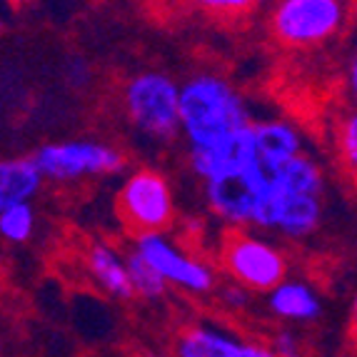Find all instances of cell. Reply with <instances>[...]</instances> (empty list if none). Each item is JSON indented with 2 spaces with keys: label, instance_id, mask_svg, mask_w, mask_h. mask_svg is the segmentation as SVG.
I'll return each instance as SVG.
<instances>
[{
  "label": "cell",
  "instance_id": "obj_3",
  "mask_svg": "<svg viewBox=\"0 0 357 357\" xmlns=\"http://www.w3.org/2000/svg\"><path fill=\"white\" fill-rule=\"evenodd\" d=\"M115 210L123 225L135 235L167 232L175 222V197L167 178L155 167H140L120 188Z\"/></svg>",
  "mask_w": 357,
  "mask_h": 357
},
{
  "label": "cell",
  "instance_id": "obj_25",
  "mask_svg": "<svg viewBox=\"0 0 357 357\" xmlns=\"http://www.w3.org/2000/svg\"><path fill=\"white\" fill-rule=\"evenodd\" d=\"M350 335L357 342V295H355V300H352V307H350Z\"/></svg>",
  "mask_w": 357,
  "mask_h": 357
},
{
  "label": "cell",
  "instance_id": "obj_24",
  "mask_svg": "<svg viewBox=\"0 0 357 357\" xmlns=\"http://www.w3.org/2000/svg\"><path fill=\"white\" fill-rule=\"evenodd\" d=\"M347 83H350V93L357 100V53L350 60V70H347Z\"/></svg>",
  "mask_w": 357,
  "mask_h": 357
},
{
  "label": "cell",
  "instance_id": "obj_2",
  "mask_svg": "<svg viewBox=\"0 0 357 357\" xmlns=\"http://www.w3.org/2000/svg\"><path fill=\"white\" fill-rule=\"evenodd\" d=\"M130 126L153 140H173L180 130V85L160 70H143L123 85Z\"/></svg>",
  "mask_w": 357,
  "mask_h": 357
},
{
  "label": "cell",
  "instance_id": "obj_7",
  "mask_svg": "<svg viewBox=\"0 0 357 357\" xmlns=\"http://www.w3.org/2000/svg\"><path fill=\"white\" fill-rule=\"evenodd\" d=\"M132 250L140 252L160 273V278L167 285H175L185 292H192V295H208V292L218 290L215 270L203 257L192 255L180 243L167 238L165 232L135 238Z\"/></svg>",
  "mask_w": 357,
  "mask_h": 357
},
{
  "label": "cell",
  "instance_id": "obj_6",
  "mask_svg": "<svg viewBox=\"0 0 357 357\" xmlns=\"http://www.w3.org/2000/svg\"><path fill=\"white\" fill-rule=\"evenodd\" d=\"M345 18L340 0H280L270 13V30L285 45L310 48L337 36Z\"/></svg>",
  "mask_w": 357,
  "mask_h": 357
},
{
  "label": "cell",
  "instance_id": "obj_19",
  "mask_svg": "<svg viewBox=\"0 0 357 357\" xmlns=\"http://www.w3.org/2000/svg\"><path fill=\"white\" fill-rule=\"evenodd\" d=\"M335 145H337L340 162L347 170V175L357 180V107L337 120Z\"/></svg>",
  "mask_w": 357,
  "mask_h": 357
},
{
  "label": "cell",
  "instance_id": "obj_16",
  "mask_svg": "<svg viewBox=\"0 0 357 357\" xmlns=\"http://www.w3.org/2000/svg\"><path fill=\"white\" fill-rule=\"evenodd\" d=\"M285 192H298V195H320L322 197V173L317 162L307 155H298L295 160L285 162L280 170L268 173Z\"/></svg>",
  "mask_w": 357,
  "mask_h": 357
},
{
  "label": "cell",
  "instance_id": "obj_18",
  "mask_svg": "<svg viewBox=\"0 0 357 357\" xmlns=\"http://www.w3.org/2000/svg\"><path fill=\"white\" fill-rule=\"evenodd\" d=\"M33 227H36V210L30 208V203L0 208V235L8 243H25V240H30Z\"/></svg>",
  "mask_w": 357,
  "mask_h": 357
},
{
  "label": "cell",
  "instance_id": "obj_15",
  "mask_svg": "<svg viewBox=\"0 0 357 357\" xmlns=\"http://www.w3.org/2000/svg\"><path fill=\"white\" fill-rule=\"evenodd\" d=\"M320 220H322V197L320 195L285 192V205H282L278 232H282L285 238H292V240L307 238V235H312V232L317 230Z\"/></svg>",
  "mask_w": 357,
  "mask_h": 357
},
{
  "label": "cell",
  "instance_id": "obj_5",
  "mask_svg": "<svg viewBox=\"0 0 357 357\" xmlns=\"http://www.w3.org/2000/svg\"><path fill=\"white\" fill-rule=\"evenodd\" d=\"M45 180L53 183H75L83 178H100L126 170V153L115 145L98 140H68V143H45L33 153Z\"/></svg>",
  "mask_w": 357,
  "mask_h": 357
},
{
  "label": "cell",
  "instance_id": "obj_13",
  "mask_svg": "<svg viewBox=\"0 0 357 357\" xmlns=\"http://www.w3.org/2000/svg\"><path fill=\"white\" fill-rule=\"evenodd\" d=\"M268 307L275 317L290 322H312L320 317V295L300 280H285L268 292Z\"/></svg>",
  "mask_w": 357,
  "mask_h": 357
},
{
  "label": "cell",
  "instance_id": "obj_23",
  "mask_svg": "<svg viewBox=\"0 0 357 357\" xmlns=\"http://www.w3.org/2000/svg\"><path fill=\"white\" fill-rule=\"evenodd\" d=\"M238 357H280L268 342H257V340H243Z\"/></svg>",
  "mask_w": 357,
  "mask_h": 357
},
{
  "label": "cell",
  "instance_id": "obj_11",
  "mask_svg": "<svg viewBox=\"0 0 357 357\" xmlns=\"http://www.w3.org/2000/svg\"><path fill=\"white\" fill-rule=\"evenodd\" d=\"M85 268L88 275L107 295H113L118 300H130L135 298L130 282V273H128V257L120 255L115 248L105 243H93L85 250Z\"/></svg>",
  "mask_w": 357,
  "mask_h": 357
},
{
  "label": "cell",
  "instance_id": "obj_17",
  "mask_svg": "<svg viewBox=\"0 0 357 357\" xmlns=\"http://www.w3.org/2000/svg\"><path fill=\"white\" fill-rule=\"evenodd\" d=\"M126 257H128V273H130L135 298H143V300L162 298L167 290V282L160 278V273H158L137 250H130Z\"/></svg>",
  "mask_w": 357,
  "mask_h": 357
},
{
  "label": "cell",
  "instance_id": "obj_10",
  "mask_svg": "<svg viewBox=\"0 0 357 357\" xmlns=\"http://www.w3.org/2000/svg\"><path fill=\"white\" fill-rule=\"evenodd\" d=\"M257 148V165L265 173L280 170L285 162L303 155V137L287 120H257L252 126Z\"/></svg>",
  "mask_w": 357,
  "mask_h": 357
},
{
  "label": "cell",
  "instance_id": "obj_9",
  "mask_svg": "<svg viewBox=\"0 0 357 357\" xmlns=\"http://www.w3.org/2000/svg\"><path fill=\"white\" fill-rule=\"evenodd\" d=\"M188 160H190L192 173L197 178H203L205 183L250 170V167L257 165V148L252 128L235 132V135L225 137V140L210 145V148L188 150Z\"/></svg>",
  "mask_w": 357,
  "mask_h": 357
},
{
  "label": "cell",
  "instance_id": "obj_12",
  "mask_svg": "<svg viewBox=\"0 0 357 357\" xmlns=\"http://www.w3.org/2000/svg\"><path fill=\"white\" fill-rule=\"evenodd\" d=\"M43 170L33 155L25 158H8L0 162V208L18 203H30L43 188Z\"/></svg>",
  "mask_w": 357,
  "mask_h": 357
},
{
  "label": "cell",
  "instance_id": "obj_20",
  "mask_svg": "<svg viewBox=\"0 0 357 357\" xmlns=\"http://www.w3.org/2000/svg\"><path fill=\"white\" fill-rule=\"evenodd\" d=\"M215 295H218V300H220L227 310H245V305L250 303V290L238 285L235 280L220 285L218 290H215Z\"/></svg>",
  "mask_w": 357,
  "mask_h": 357
},
{
  "label": "cell",
  "instance_id": "obj_22",
  "mask_svg": "<svg viewBox=\"0 0 357 357\" xmlns=\"http://www.w3.org/2000/svg\"><path fill=\"white\" fill-rule=\"evenodd\" d=\"M200 6L210 13L227 10V13H232V15H238V13H243V10H252L255 3H252V0H205V3H200Z\"/></svg>",
  "mask_w": 357,
  "mask_h": 357
},
{
  "label": "cell",
  "instance_id": "obj_1",
  "mask_svg": "<svg viewBox=\"0 0 357 357\" xmlns=\"http://www.w3.org/2000/svg\"><path fill=\"white\" fill-rule=\"evenodd\" d=\"M255 126L238 88L218 73H195L180 85V130L188 150L210 148Z\"/></svg>",
  "mask_w": 357,
  "mask_h": 357
},
{
  "label": "cell",
  "instance_id": "obj_8",
  "mask_svg": "<svg viewBox=\"0 0 357 357\" xmlns=\"http://www.w3.org/2000/svg\"><path fill=\"white\" fill-rule=\"evenodd\" d=\"M270 175L260 165L245 170V173L230 175V178L210 180L205 183V200L213 215L232 227L252 225L262 192L268 188Z\"/></svg>",
  "mask_w": 357,
  "mask_h": 357
},
{
  "label": "cell",
  "instance_id": "obj_4",
  "mask_svg": "<svg viewBox=\"0 0 357 357\" xmlns=\"http://www.w3.org/2000/svg\"><path fill=\"white\" fill-rule=\"evenodd\" d=\"M220 262L230 280L250 292H273L287 280V260L280 248L245 230H230L222 240Z\"/></svg>",
  "mask_w": 357,
  "mask_h": 357
},
{
  "label": "cell",
  "instance_id": "obj_21",
  "mask_svg": "<svg viewBox=\"0 0 357 357\" xmlns=\"http://www.w3.org/2000/svg\"><path fill=\"white\" fill-rule=\"evenodd\" d=\"M273 350L280 357H303V347H300L298 337H295L292 333H287V330H282V333L275 335Z\"/></svg>",
  "mask_w": 357,
  "mask_h": 357
},
{
  "label": "cell",
  "instance_id": "obj_14",
  "mask_svg": "<svg viewBox=\"0 0 357 357\" xmlns=\"http://www.w3.org/2000/svg\"><path fill=\"white\" fill-rule=\"evenodd\" d=\"M243 340L213 325H190L175 340V357H238Z\"/></svg>",
  "mask_w": 357,
  "mask_h": 357
}]
</instances>
